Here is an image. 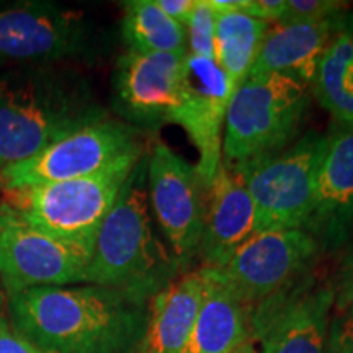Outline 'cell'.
I'll return each mask as SVG.
<instances>
[{"instance_id":"cell-16","label":"cell","mask_w":353,"mask_h":353,"mask_svg":"<svg viewBox=\"0 0 353 353\" xmlns=\"http://www.w3.org/2000/svg\"><path fill=\"white\" fill-rule=\"evenodd\" d=\"M255 232V205L242 176L221 161L208 188L201 267L219 268Z\"/></svg>"},{"instance_id":"cell-20","label":"cell","mask_w":353,"mask_h":353,"mask_svg":"<svg viewBox=\"0 0 353 353\" xmlns=\"http://www.w3.org/2000/svg\"><path fill=\"white\" fill-rule=\"evenodd\" d=\"M214 61L236 85L249 76L270 23L244 12H216Z\"/></svg>"},{"instance_id":"cell-9","label":"cell","mask_w":353,"mask_h":353,"mask_svg":"<svg viewBox=\"0 0 353 353\" xmlns=\"http://www.w3.org/2000/svg\"><path fill=\"white\" fill-rule=\"evenodd\" d=\"M92 30L82 12L52 2L0 7V68L59 65L85 56Z\"/></svg>"},{"instance_id":"cell-4","label":"cell","mask_w":353,"mask_h":353,"mask_svg":"<svg viewBox=\"0 0 353 353\" xmlns=\"http://www.w3.org/2000/svg\"><path fill=\"white\" fill-rule=\"evenodd\" d=\"M309 108V85L283 74L247 76L236 85L224 121L223 162L252 164L283 151Z\"/></svg>"},{"instance_id":"cell-10","label":"cell","mask_w":353,"mask_h":353,"mask_svg":"<svg viewBox=\"0 0 353 353\" xmlns=\"http://www.w3.org/2000/svg\"><path fill=\"white\" fill-rule=\"evenodd\" d=\"M94 245L65 239L17 219L2 205L0 281L13 294L41 286L85 283Z\"/></svg>"},{"instance_id":"cell-8","label":"cell","mask_w":353,"mask_h":353,"mask_svg":"<svg viewBox=\"0 0 353 353\" xmlns=\"http://www.w3.org/2000/svg\"><path fill=\"white\" fill-rule=\"evenodd\" d=\"M148 188L151 213L170 245L180 272H188L200 247L208 211V187L196 167L162 141L148 151Z\"/></svg>"},{"instance_id":"cell-3","label":"cell","mask_w":353,"mask_h":353,"mask_svg":"<svg viewBox=\"0 0 353 353\" xmlns=\"http://www.w3.org/2000/svg\"><path fill=\"white\" fill-rule=\"evenodd\" d=\"M180 275L179 265L154 231L145 152L97 232L85 283L151 299Z\"/></svg>"},{"instance_id":"cell-1","label":"cell","mask_w":353,"mask_h":353,"mask_svg":"<svg viewBox=\"0 0 353 353\" xmlns=\"http://www.w3.org/2000/svg\"><path fill=\"white\" fill-rule=\"evenodd\" d=\"M149 301L108 286H41L8 294L12 327L44 353H134Z\"/></svg>"},{"instance_id":"cell-2","label":"cell","mask_w":353,"mask_h":353,"mask_svg":"<svg viewBox=\"0 0 353 353\" xmlns=\"http://www.w3.org/2000/svg\"><path fill=\"white\" fill-rule=\"evenodd\" d=\"M108 118L88 82L63 65L0 72V170Z\"/></svg>"},{"instance_id":"cell-32","label":"cell","mask_w":353,"mask_h":353,"mask_svg":"<svg viewBox=\"0 0 353 353\" xmlns=\"http://www.w3.org/2000/svg\"><path fill=\"white\" fill-rule=\"evenodd\" d=\"M2 296H0V319H2Z\"/></svg>"},{"instance_id":"cell-28","label":"cell","mask_w":353,"mask_h":353,"mask_svg":"<svg viewBox=\"0 0 353 353\" xmlns=\"http://www.w3.org/2000/svg\"><path fill=\"white\" fill-rule=\"evenodd\" d=\"M0 353H44L17 332L6 317L0 319Z\"/></svg>"},{"instance_id":"cell-24","label":"cell","mask_w":353,"mask_h":353,"mask_svg":"<svg viewBox=\"0 0 353 353\" xmlns=\"http://www.w3.org/2000/svg\"><path fill=\"white\" fill-rule=\"evenodd\" d=\"M345 2L335 0H286L285 12L278 23H307L339 17L347 10Z\"/></svg>"},{"instance_id":"cell-5","label":"cell","mask_w":353,"mask_h":353,"mask_svg":"<svg viewBox=\"0 0 353 353\" xmlns=\"http://www.w3.org/2000/svg\"><path fill=\"white\" fill-rule=\"evenodd\" d=\"M141 159L120 162L83 179L0 188V203L30 226L94 245L101 223Z\"/></svg>"},{"instance_id":"cell-30","label":"cell","mask_w":353,"mask_h":353,"mask_svg":"<svg viewBox=\"0 0 353 353\" xmlns=\"http://www.w3.org/2000/svg\"><path fill=\"white\" fill-rule=\"evenodd\" d=\"M339 32L353 38V7L347 8L341 15V19H339Z\"/></svg>"},{"instance_id":"cell-33","label":"cell","mask_w":353,"mask_h":353,"mask_svg":"<svg viewBox=\"0 0 353 353\" xmlns=\"http://www.w3.org/2000/svg\"><path fill=\"white\" fill-rule=\"evenodd\" d=\"M0 216H2V203H0Z\"/></svg>"},{"instance_id":"cell-21","label":"cell","mask_w":353,"mask_h":353,"mask_svg":"<svg viewBox=\"0 0 353 353\" xmlns=\"http://www.w3.org/2000/svg\"><path fill=\"white\" fill-rule=\"evenodd\" d=\"M123 10L121 34L128 50L188 54L185 26L169 19L156 0H128Z\"/></svg>"},{"instance_id":"cell-6","label":"cell","mask_w":353,"mask_h":353,"mask_svg":"<svg viewBox=\"0 0 353 353\" xmlns=\"http://www.w3.org/2000/svg\"><path fill=\"white\" fill-rule=\"evenodd\" d=\"M325 149L327 136L307 131L283 151L231 167L242 176L254 200L255 232L304 228Z\"/></svg>"},{"instance_id":"cell-29","label":"cell","mask_w":353,"mask_h":353,"mask_svg":"<svg viewBox=\"0 0 353 353\" xmlns=\"http://www.w3.org/2000/svg\"><path fill=\"white\" fill-rule=\"evenodd\" d=\"M156 3L169 19L182 26H187L195 8V0H156Z\"/></svg>"},{"instance_id":"cell-15","label":"cell","mask_w":353,"mask_h":353,"mask_svg":"<svg viewBox=\"0 0 353 353\" xmlns=\"http://www.w3.org/2000/svg\"><path fill=\"white\" fill-rule=\"evenodd\" d=\"M319 252H335L353 231V128L334 125L304 224Z\"/></svg>"},{"instance_id":"cell-19","label":"cell","mask_w":353,"mask_h":353,"mask_svg":"<svg viewBox=\"0 0 353 353\" xmlns=\"http://www.w3.org/2000/svg\"><path fill=\"white\" fill-rule=\"evenodd\" d=\"M203 296L201 270H188L149 301V317L134 353H182Z\"/></svg>"},{"instance_id":"cell-27","label":"cell","mask_w":353,"mask_h":353,"mask_svg":"<svg viewBox=\"0 0 353 353\" xmlns=\"http://www.w3.org/2000/svg\"><path fill=\"white\" fill-rule=\"evenodd\" d=\"M286 0H241L239 10L267 23H278L283 17Z\"/></svg>"},{"instance_id":"cell-7","label":"cell","mask_w":353,"mask_h":353,"mask_svg":"<svg viewBox=\"0 0 353 353\" xmlns=\"http://www.w3.org/2000/svg\"><path fill=\"white\" fill-rule=\"evenodd\" d=\"M145 152L143 131L105 118L70 132L37 156L0 170V188L83 179L143 157Z\"/></svg>"},{"instance_id":"cell-17","label":"cell","mask_w":353,"mask_h":353,"mask_svg":"<svg viewBox=\"0 0 353 353\" xmlns=\"http://www.w3.org/2000/svg\"><path fill=\"white\" fill-rule=\"evenodd\" d=\"M203 296L182 353H232L252 341L250 309L219 270L201 267ZM254 342V341H252Z\"/></svg>"},{"instance_id":"cell-25","label":"cell","mask_w":353,"mask_h":353,"mask_svg":"<svg viewBox=\"0 0 353 353\" xmlns=\"http://www.w3.org/2000/svg\"><path fill=\"white\" fill-rule=\"evenodd\" d=\"M327 353H353V306L335 311L330 319Z\"/></svg>"},{"instance_id":"cell-26","label":"cell","mask_w":353,"mask_h":353,"mask_svg":"<svg viewBox=\"0 0 353 353\" xmlns=\"http://www.w3.org/2000/svg\"><path fill=\"white\" fill-rule=\"evenodd\" d=\"M332 290L335 311H343L353 306V244L348 247L339 265L337 275L332 281Z\"/></svg>"},{"instance_id":"cell-11","label":"cell","mask_w":353,"mask_h":353,"mask_svg":"<svg viewBox=\"0 0 353 353\" xmlns=\"http://www.w3.org/2000/svg\"><path fill=\"white\" fill-rule=\"evenodd\" d=\"M332 283L311 272L250 311L252 341L260 353H327Z\"/></svg>"},{"instance_id":"cell-12","label":"cell","mask_w":353,"mask_h":353,"mask_svg":"<svg viewBox=\"0 0 353 353\" xmlns=\"http://www.w3.org/2000/svg\"><path fill=\"white\" fill-rule=\"evenodd\" d=\"M319 247L304 229L254 232L219 268L234 293L252 311L309 273Z\"/></svg>"},{"instance_id":"cell-18","label":"cell","mask_w":353,"mask_h":353,"mask_svg":"<svg viewBox=\"0 0 353 353\" xmlns=\"http://www.w3.org/2000/svg\"><path fill=\"white\" fill-rule=\"evenodd\" d=\"M341 15L307 23L270 25L249 76L283 74L312 85L322 56L339 33Z\"/></svg>"},{"instance_id":"cell-14","label":"cell","mask_w":353,"mask_h":353,"mask_svg":"<svg viewBox=\"0 0 353 353\" xmlns=\"http://www.w3.org/2000/svg\"><path fill=\"white\" fill-rule=\"evenodd\" d=\"M234 88L214 59L185 57L182 97L172 125L182 126L200 152L196 170L208 188L223 161V130Z\"/></svg>"},{"instance_id":"cell-23","label":"cell","mask_w":353,"mask_h":353,"mask_svg":"<svg viewBox=\"0 0 353 353\" xmlns=\"http://www.w3.org/2000/svg\"><path fill=\"white\" fill-rule=\"evenodd\" d=\"M216 15L210 0H195V8L185 26L188 54L214 59Z\"/></svg>"},{"instance_id":"cell-13","label":"cell","mask_w":353,"mask_h":353,"mask_svg":"<svg viewBox=\"0 0 353 353\" xmlns=\"http://www.w3.org/2000/svg\"><path fill=\"white\" fill-rule=\"evenodd\" d=\"M185 57L130 50L120 56L113 72V107L128 125L143 131L172 123L182 97Z\"/></svg>"},{"instance_id":"cell-31","label":"cell","mask_w":353,"mask_h":353,"mask_svg":"<svg viewBox=\"0 0 353 353\" xmlns=\"http://www.w3.org/2000/svg\"><path fill=\"white\" fill-rule=\"evenodd\" d=\"M232 353H260V352L257 350V347H255V343L250 341V342L244 343V345L239 347L236 352H232Z\"/></svg>"},{"instance_id":"cell-22","label":"cell","mask_w":353,"mask_h":353,"mask_svg":"<svg viewBox=\"0 0 353 353\" xmlns=\"http://www.w3.org/2000/svg\"><path fill=\"white\" fill-rule=\"evenodd\" d=\"M316 99L335 125L353 128V38L339 32L322 56L312 82Z\"/></svg>"}]
</instances>
